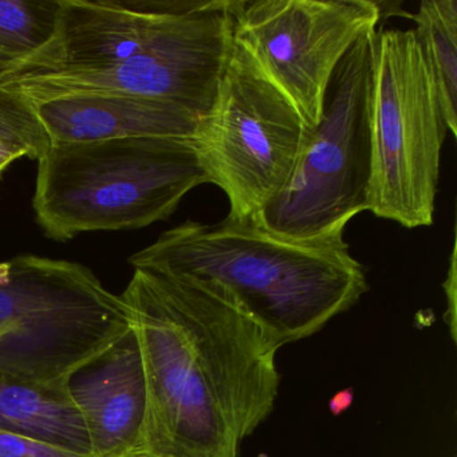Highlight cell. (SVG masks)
Wrapping results in <instances>:
<instances>
[{
	"label": "cell",
	"instance_id": "6da1fadb",
	"mask_svg": "<svg viewBox=\"0 0 457 457\" xmlns=\"http://www.w3.org/2000/svg\"><path fill=\"white\" fill-rule=\"evenodd\" d=\"M146 382L145 453L239 457L274 411L280 345L212 286L135 269L121 295Z\"/></svg>",
	"mask_w": 457,
	"mask_h": 457
},
{
	"label": "cell",
	"instance_id": "7a4b0ae2",
	"mask_svg": "<svg viewBox=\"0 0 457 457\" xmlns=\"http://www.w3.org/2000/svg\"><path fill=\"white\" fill-rule=\"evenodd\" d=\"M232 0H60L57 25L36 54L0 73V87L30 103L128 95L202 119L232 44Z\"/></svg>",
	"mask_w": 457,
	"mask_h": 457
},
{
	"label": "cell",
	"instance_id": "3957f363",
	"mask_svg": "<svg viewBox=\"0 0 457 457\" xmlns=\"http://www.w3.org/2000/svg\"><path fill=\"white\" fill-rule=\"evenodd\" d=\"M135 269H154L212 286L280 346L322 330L352 309L369 285L349 245L293 243L253 221L187 220L130 256Z\"/></svg>",
	"mask_w": 457,
	"mask_h": 457
},
{
	"label": "cell",
	"instance_id": "277c9868",
	"mask_svg": "<svg viewBox=\"0 0 457 457\" xmlns=\"http://www.w3.org/2000/svg\"><path fill=\"white\" fill-rule=\"evenodd\" d=\"M208 183L187 138L52 144L38 160L33 208L45 235L66 242L167 220L186 195Z\"/></svg>",
	"mask_w": 457,
	"mask_h": 457
},
{
	"label": "cell",
	"instance_id": "5b68a950",
	"mask_svg": "<svg viewBox=\"0 0 457 457\" xmlns=\"http://www.w3.org/2000/svg\"><path fill=\"white\" fill-rule=\"evenodd\" d=\"M130 330L121 295L87 267L37 255L0 263V374L66 382Z\"/></svg>",
	"mask_w": 457,
	"mask_h": 457
},
{
	"label": "cell",
	"instance_id": "8992f818",
	"mask_svg": "<svg viewBox=\"0 0 457 457\" xmlns=\"http://www.w3.org/2000/svg\"><path fill=\"white\" fill-rule=\"evenodd\" d=\"M374 34H363L337 68L333 95L287 186L251 219L259 228L287 242H337L368 211Z\"/></svg>",
	"mask_w": 457,
	"mask_h": 457
},
{
	"label": "cell",
	"instance_id": "52a82bcc",
	"mask_svg": "<svg viewBox=\"0 0 457 457\" xmlns=\"http://www.w3.org/2000/svg\"><path fill=\"white\" fill-rule=\"evenodd\" d=\"M368 211L405 228L433 223L448 128L413 29H377Z\"/></svg>",
	"mask_w": 457,
	"mask_h": 457
},
{
	"label": "cell",
	"instance_id": "ba28073f",
	"mask_svg": "<svg viewBox=\"0 0 457 457\" xmlns=\"http://www.w3.org/2000/svg\"><path fill=\"white\" fill-rule=\"evenodd\" d=\"M312 130L234 42L212 105L189 141L208 181L228 199L227 218L245 221L282 194Z\"/></svg>",
	"mask_w": 457,
	"mask_h": 457
},
{
	"label": "cell",
	"instance_id": "9c48e42d",
	"mask_svg": "<svg viewBox=\"0 0 457 457\" xmlns=\"http://www.w3.org/2000/svg\"><path fill=\"white\" fill-rule=\"evenodd\" d=\"M231 15L235 44L314 129L337 68L377 30L382 9L371 0H232Z\"/></svg>",
	"mask_w": 457,
	"mask_h": 457
},
{
	"label": "cell",
	"instance_id": "30bf717a",
	"mask_svg": "<svg viewBox=\"0 0 457 457\" xmlns=\"http://www.w3.org/2000/svg\"><path fill=\"white\" fill-rule=\"evenodd\" d=\"M66 387L84 419L93 456L143 452L146 382L133 328L74 370Z\"/></svg>",
	"mask_w": 457,
	"mask_h": 457
},
{
	"label": "cell",
	"instance_id": "8fae6325",
	"mask_svg": "<svg viewBox=\"0 0 457 457\" xmlns=\"http://www.w3.org/2000/svg\"><path fill=\"white\" fill-rule=\"evenodd\" d=\"M52 144L116 138H189L199 117L181 106L128 95H79L31 103Z\"/></svg>",
	"mask_w": 457,
	"mask_h": 457
},
{
	"label": "cell",
	"instance_id": "7c38bea8",
	"mask_svg": "<svg viewBox=\"0 0 457 457\" xmlns=\"http://www.w3.org/2000/svg\"><path fill=\"white\" fill-rule=\"evenodd\" d=\"M0 430L95 457L84 419L66 382L42 384L0 374Z\"/></svg>",
	"mask_w": 457,
	"mask_h": 457
},
{
	"label": "cell",
	"instance_id": "4fadbf2b",
	"mask_svg": "<svg viewBox=\"0 0 457 457\" xmlns=\"http://www.w3.org/2000/svg\"><path fill=\"white\" fill-rule=\"evenodd\" d=\"M414 36L427 63L446 128L457 135V0H424L413 15Z\"/></svg>",
	"mask_w": 457,
	"mask_h": 457
},
{
	"label": "cell",
	"instance_id": "5bb4252c",
	"mask_svg": "<svg viewBox=\"0 0 457 457\" xmlns=\"http://www.w3.org/2000/svg\"><path fill=\"white\" fill-rule=\"evenodd\" d=\"M60 0H0V68L36 54L54 34Z\"/></svg>",
	"mask_w": 457,
	"mask_h": 457
},
{
	"label": "cell",
	"instance_id": "9a60e30c",
	"mask_svg": "<svg viewBox=\"0 0 457 457\" xmlns=\"http://www.w3.org/2000/svg\"><path fill=\"white\" fill-rule=\"evenodd\" d=\"M0 140L22 149L38 162L52 146L33 104L20 93L0 87Z\"/></svg>",
	"mask_w": 457,
	"mask_h": 457
},
{
	"label": "cell",
	"instance_id": "2e32d148",
	"mask_svg": "<svg viewBox=\"0 0 457 457\" xmlns=\"http://www.w3.org/2000/svg\"><path fill=\"white\" fill-rule=\"evenodd\" d=\"M0 457H82L39 441L0 430Z\"/></svg>",
	"mask_w": 457,
	"mask_h": 457
},
{
	"label": "cell",
	"instance_id": "e0dca14e",
	"mask_svg": "<svg viewBox=\"0 0 457 457\" xmlns=\"http://www.w3.org/2000/svg\"><path fill=\"white\" fill-rule=\"evenodd\" d=\"M444 288H445L446 304H448L445 312V322L449 326L452 339L456 341V245L454 243Z\"/></svg>",
	"mask_w": 457,
	"mask_h": 457
},
{
	"label": "cell",
	"instance_id": "ac0fdd59",
	"mask_svg": "<svg viewBox=\"0 0 457 457\" xmlns=\"http://www.w3.org/2000/svg\"><path fill=\"white\" fill-rule=\"evenodd\" d=\"M21 157H26L25 152L12 144L0 140V180L4 178V170L12 164V162L20 160Z\"/></svg>",
	"mask_w": 457,
	"mask_h": 457
},
{
	"label": "cell",
	"instance_id": "d6986e66",
	"mask_svg": "<svg viewBox=\"0 0 457 457\" xmlns=\"http://www.w3.org/2000/svg\"><path fill=\"white\" fill-rule=\"evenodd\" d=\"M121 457H154L152 454L145 453V452H135V453L125 454Z\"/></svg>",
	"mask_w": 457,
	"mask_h": 457
},
{
	"label": "cell",
	"instance_id": "ffe728a7",
	"mask_svg": "<svg viewBox=\"0 0 457 457\" xmlns=\"http://www.w3.org/2000/svg\"><path fill=\"white\" fill-rule=\"evenodd\" d=\"M0 73H4V69L0 68Z\"/></svg>",
	"mask_w": 457,
	"mask_h": 457
}]
</instances>
